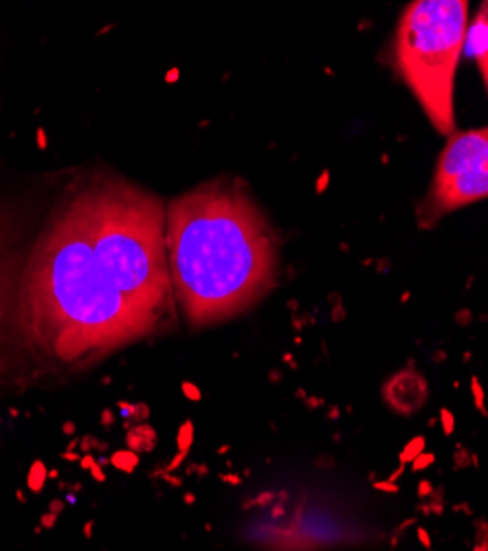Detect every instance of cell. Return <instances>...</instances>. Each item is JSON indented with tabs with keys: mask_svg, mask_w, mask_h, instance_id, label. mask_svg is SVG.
<instances>
[{
	"mask_svg": "<svg viewBox=\"0 0 488 551\" xmlns=\"http://www.w3.org/2000/svg\"><path fill=\"white\" fill-rule=\"evenodd\" d=\"M194 501H196V496H194V494H185V503H187V505H189V503H194Z\"/></svg>",
	"mask_w": 488,
	"mask_h": 551,
	"instance_id": "obj_35",
	"label": "cell"
},
{
	"mask_svg": "<svg viewBox=\"0 0 488 551\" xmlns=\"http://www.w3.org/2000/svg\"><path fill=\"white\" fill-rule=\"evenodd\" d=\"M115 422H117L115 411H110V408H103V411H102V424L106 426V429H110V426L115 424Z\"/></svg>",
	"mask_w": 488,
	"mask_h": 551,
	"instance_id": "obj_22",
	"label": "cell"
},
{
	"mask_svg": "<svg viewBox=\"0 0 488 551\" xmlns=\"http://www.w3.org/2000/svg\"><path fill=\"white\" fill-rule=\"evenodd\" d=\"M471 391H473V395H475V407L480 408L482 413H486L484 411V391H482L480 380H477V378H473V380H471Z\"/></svg>",
	"mask_w": 488,
	"mask_h": 551,
	"instance_id": "obj_17",
	"label": "cell"
},
{
	"mask_svg": "<svg viewBox=\"0 0 488 551\" xmlns=\"http://www.w3.org/2000/svg\"><path fill=\"white\" fill-rule=\"evenodd\" d=\"M90 441H93V453H99V455H103L108 450V444L106 441H102V439H97V437H93L90 435Z\"/></svg>",
	"mask_w": 488,
	"mask_h": 551,
	"instance_id": "obj_24",
	"label": "cell"
},
{
	"mask_svg": "<svg viewBox=\"0 0 488 551\" xmlns=\"http://www.w3.org/2000/svg\"><path fill=\"white\" fill-rule=\"evenodd\" d=\"M16 496H18V501H20V503H26V496H25V492H22V490H18Z\"/></svg>",
	"mask_w": 488,
	"mask_h": 551,
	"instance_id": "obj_34",
	"label": "cell"
},
{
	"mask_svg": "<svg viewBox=\"0 0 488 551\" xmlns=\"http://www.w3.org/2000/svg\"><path fill=\"white\" fill-rule=\"evenodd\" d=\"M376 490H385V492H396L398 488L394 485V481H385V483H374Z\"/></svg>",
	"mask_w": 488,
	"mask_h": 551,
	"instance_id": "obj_26",
	"label": "cell"
},
{
	"mask_svg": "<svg viewBox=\"0 0 488 551\" xmlns=\"http://www.w3.org/2000/svg\"><path fill=\"white\" fill-rule=\"evenodd\" d=\"M57 477H60V470H57V468H51V470H49V479H57Z\"/></svg>",
	"mask_w": 488,
	"mask_h": 551,
	"instance_id": "obj_33",
	"label": "cell"
},
{
	"mask_svg": "<svg viewBox=\"0 0 488 551\" xmlns=\"http://www.w3.org/2000/svg\"><path fill=\"white\" fill-rule=\"evenodd\" d=\"M126 446L130 450H134V453H148V444H145V439L136 432L134 426H130V429L126 431Z\"/></svg>",
	"mask_w": 488,
	"mask_h": 551,
	"instance_id": "obj_13",
	"label": "cell"
},
{
	"mask_svg": "<svg viewBox=\"0 0 488 551\" xmlns=\"http://www.w3.org/2000/svg\"><path fill=\"white\" fill-rule=\"evenodd\" d=\"M422 450H425V437H413L411 441H409L407 446H405L403 448V453L398 455V459H400V463H409V461H413V459L418 457V455L422 453Z\"/></svg>",
	"mask_w": 488,
	"mask_h": 551,
	"instance_id": "obj_12",
	"label": "cell"
},
{
	"mask_svg": "<svg viewBox=\"0 0 488 551\" xmlns=\"http://www.w3.org/2000/svg\"><path fill=\"white\" fill-rule=\"evenodd\" d=\"M68 490H71V492H79V490H81V483H73Z\"/></svg>",
	"mask_w": 488,
	"mask_h": 551,
	"instance_id": "obj_36",
	"label": "cell"
},
{
	"mask_svg": "<svg viewBox=\"0 0 488 551\" xmlns=\"http://www.w3.org/2000/svg\"><path fill=\"white\" fill-rule=\"evenodd\" d=\"M64 507H66V501L64 499H51V503H49V509H51L53 514H57V516L64 512Z\"/></svg>",
	"mask_w": 488,
	"mask_h": 551,
	"instance_id": "obj_23",
	"label": "cell"
},
{
	"mask_svg": "<svg viewBox=\"0 0 488 551\" xmlns=\"http://www.w3.org/2000/svg\"><path fill=\"white\" fill-rule=\"evenodd\" d=\"M93 527H95V521H88V523L84 525V538H86V540L93 538Z\"/></svg>",
	"mask_w": 488,
	"mask_h": 551,
	"instance_id": "obj_28",
	"label": "cell"
},
{
	"mask_svg": "<svg viewBox=\"0 0 488 551\" xmlns=\"http://www.w3.org/2000/svg\"><path fill=\"white\" fill-rule=\"evenodd\" d=\"M222 481L233 483V485H240V483H242V477H238V475H222Z\"/></svg>",
	"mask_w": 488,
	"mask_h": 551,
	"instance_id": "obj_27",
	"label": "cell"
},
{
	"mask_svg": "<svg viewBox=\"0 0 488 551\" xmlns=\"http://www.w3.org/2000/svg\"><path fill=\"white\" fill-rule=\"evenodd\" d=\"M18 314L31 352L62 367L154 336L99 259L75 193L31 255Z\"/></svg>",
	"mask_w": 488,
	"mask_h": 551,
	"instance_id": "obj_2",
	"label": "cell"
},
{
	"mask_svg": "<svg viewBox=\"0 0 488 551\" xmlns=\"http://www.w3.org/2000/svg\"><path fill=\"white\" fill-rule=\"evenodd\" d=\"M418 538L422 540V545H425V547H431V540H429V536H427V531L422 529V527H418Z\"/></svg>",
	"mask_w": 488,
	"mask_h": 551,
	"instance_id": "obj_29",
	"label": "cell"
},
{
	"mask_svg": "<svg viewBox=\"0 0 488 551\" xmlns=\"http://www.w3.org/2000/svg\"><path fill=\"white\" fill-rule=\"evenodd\" d=\"M468 35V0H411L394 35L391 60L442 134L455 130V71Z\"/></svg>",
	"mask_w": 488,
	"mask_h": 551,
	"instance_id": "obj_4",
	"label": "cell"
},
{
	"mask_svg": "<svg viewBox=\"0 0 488 551\" xmlns=\"http://www.w3.org/2000/svg\"><path fill=\"white\" fill-rule=\"evenodd\" d=\"M77 448H79V437H73V439L68 441L66 450H77Z\"/></svg>",
	"mask_w": 488,
	"mask_h": 551,
	"instance_id": "obj_32",
	"label": "cell"
},
{
	"mask_svg": "<svg viewBox=\"0 0 488 551\" xmlns=\"http://www.w3.org/2000/svg\"><path fill=\"white\" fill-rule=\"evenodd\" d=\"M383 400L391 411L413 415L429 400V384L416 369H400L383 384Z\"/></svg>",
	"mask_w": 488,
	"mask_h": 551,
	"instance_id": "obj_6",
	"label": "cell"
},
{
	"mask_svg": "<svg viewBox=\"0 0 488 551\" xmlns=\"http://www.w3.org/2000/svg\"><path fill=\"white\" fill-rule=\"evenodd\" d=\"M139 453H134V450H130L126 446L123 450H112L110 453V466L117 468V470L126 472V475H132V472L136 470V466H139Z\"/></svg>",
	"mask_w": 488,
	"mask_h": 551,
	"instance_id": "obj_8",
	"label": "cell"
},
{
	"mask_svg": "<svg viewBox=\"0 0 488 551\" xmlns=\"http://www.w3.org/2000/svg\"><path fill=\"white\" fill-rule=\"evenodd\" d=\"M484 198H488V125L451 132L427 195L418 204V224L431 229L444 216Z\"/></svg>",
	"mask_w": 488,
	"mask_h": 551,
	"instance_id": "obj_5",
	"label": "cell"
},
{
	"mask_svg": "<svg viewBox=\"0 0 488 551\" xmlns=\"http://www.w3.org/2000/svg\"><path fill=\"white\" fill-rule=\"evenodd\" d=\"M57 523V514H53L51 509H49L47 514H42V518H40V525H42V529H53Z\"/></svg>",
	"mask_w": 488,
	"mask_h": 551,
	"instance_id": "obj_20",
	"label": "cell"
},
{
	"mask_svg": "<svg viewBox=\"0 0 488 551\" xmlns=\"http://www.w3.org/2000/svg\"><path fill=\"white\" fill-rule=\"evenodd\" d=\"M165 246L176 306L194 330L240 316L277 286L280 242L240 180H207L172 200Z\"/></svg>",
	"mask_w": 488,
	"mask_h": 551,
	"instance_id": "obj_1",
	"label": "cell"
},
{
	"mask_svg": "<svg viewBox=\"0 0 488 551\" xmlns=\"http://www.w3.org/2000/svg\"><path fill=\"white\" fill-rule=\"evenodd\" d=\"M440 420H442V429H444V435H451L455 431V420L451 415L449 408H440Z\"/></svg>",
	"mask_w": 488,
	"mask_h": 551,
	"instance_id": "obj_16",
	"label": "cell"
},
{
	"mask_svg": "<svg viewBox=\"0 0 488 551\" xmlns=\"http://www.w3.org/2000/svg\"><path fill=\"white\" fill-rule=\"evenodd\" d=\"M176 446L179 450L183 453H189L191 446H194V422L191 420H185L179 429V435H176Z\"/></svg>",
	"mask_w": 488,
	"mask_h": 551,
	"instance_id": "obj_10",
	"label": "cell"
},
{
	"mask_svg": "<svg viewBox=\"0 0 488 551\" xmlns=\"http://www.w3.org/2000/svg\"><path fill=\"white\" fill-rule=\"evenodd\" d=\"M62 432H64V435H73V432H75V424H73V422H64V424H62Z\"/></svg>",
	"mask_w": 488,
	"mask_h": 551,
	"instance_id": "obj_31",
	"label": "cell"
},
{
	"mask_svg": "<svg viewBox=\"0 0 488 551\" xmlns=\"http://www.w3.org/2000/svg\"><path fill=\"white\" fill-rule=\"evenodd\" d=\"M79 457H81L79 450H64L62 453V459H66L68 463H79Z\"/></svg>",
	"mask_w": 488,
	"mask_h": 551,
	"instance_id": "obj_25",
	"label": "cell"
},
{
	"mask_svg": "<svg viewBox=\"0 0 488 551\" xmlns=\"http://www.w3.org/2000/svg\"><path fill=\"white\" fill-rule=\"evenodd\" d=\"M9 415H11V417H18V408H9Z\"/></svg>",
	"mask_w": 488,
	"mask_h": 551,
	"instance_id": "obj_37",
	"label": "cell"
},
{
	"mask_svg": "<svg viewBox=\"0 0 488 551\" xmlns=\"http://www.w3.org/2000/svg\"><path fill=\"white\" fill-rule=\"evenodd\" d=\"M134 429H136V432H139V435L145 439V444H148V453H150V450H154V446H156V441H158L156 431H154L152 426L148 424V422H139V424H134Z\"/></svg>",
	"mask_w": 488,
	"mask_h": 551,
	"instance_id": "obj_14",
	"label": "cell"
},
{
	"mask_svg": "<svg viewBox=\"0 0 488 551\" xmlns=\"http://www.w3.org/2000/svg\"><path fill=\"white\" fill-rule=\"evenodd\" d=\"M49 481V468L42 459H35L29 468V475H26V488H29L31 494H40L44 490Z\"/></svg>",
	"mask_w": 488,
	"mask_h": 551,
	"instance_id": "obj_7",
	"label": "cell"
},
{
	"mask_svg": "<svg viewBox=\"0 0 488 551\" xmlns=\"http://www.w3.org/2000/svg\"><path fill=\"white\" fill-rule=\"evenodd\" d=\"M418 492H420L422 496H427L429 492H431V483H429V481H420V485H418Z\"/></svg>",
	"mask_w": 488,
	"mask_h": 551,
	"instance_id": "obj_30",
	"label": "cell"
},
{
	"mask_svg": "<svg viewBox=\"0 0 488 551\" xmlns=\"http://www.w3.org/2000/svg\"><path fill=\"white\" fill-rule=\"evenodd\" d=\"M180 389H183V395L187 400H194V402H200V400H203V393H200V389L194 384V382L185 380L183 384H180Z\"/></svg>",
	"mask_w": 488,
	"mask_h": 551,
	"instance_id": "obj_15",
	"label": "cell"
},
{
	"mask_svg": "<svg viewBox=\"0 0 488 551\" xmlns=\"http://www.w3.org/2000/svg\"><path fill=\"white\" fill-rule=\"evenodd\" d=\"M102 264L152 334L176 318L165 246V204L119 178H90L75 191Z\"/></svg>",
	"mask_w": 488,
	"mask_h": 551,
	"instance_id": "obj_3",
	"label": "cell"
},
{
	"mask_svg": "<svg viewBox=\"0 0 488 551\" xmlns=\"http://www.w3.org/2000/svg\"><path fill=\"white\" fill-rule=\"evenodd\" d=\"M475 57H477V66H480V72L484 77V84L488 90V35L484 40H477L475 42Z\"/></svg>",
	"mask_w": 488,
	"mask_h": 551,
	"instance_id": "obj_11",
	"label": "cell"
},
{
	"mask_svg": "<svg viewBox=\"0 0 488 551\" xmlns=\"http://www.w3.org/2000/svg\"><path fill=\"white\" fill-rule=\"evenodd\" d=\"M431 463H433V455H431V453H425V450H422V453L418 455V457L411 461V468H413L416 472H420L422 468L431 466Z\"/></svg>",
	"mask_w": 488,
	"mask_h": 551,
	"instance_id": "obj_18",
	"label": "cell"
},
{
	"mask_svg": "<svg viewBox=\"0 0 488 551\" xmlns=\"http://www.w3.org/2000/svg\"><path fill=\"white\" fill-rule=\"evenodd\" d=\"M95 461H97L95 453H81V457H79V468L86 472V470H90V468L95 466Z\"/></svg>",
	"mask_w": 488,
	"mask_h": 551,
	"instance_id": "obj_19",
	"label": "cell"
},
{
	"mask_svg": "<svg viewBox=\"0 0 488 551\" xmlns=\"http://www.w3.org/2000/svg\"><path fill=\"white\" fill-rule=\"evenodd\" d=\"M88 472H90V477H93V479L97 481V483H103V481L108 479V477H106V472H103V466H102V463H97V461H95V466L90 468Z\"/></svg>",
	"mask_w": 488,
	"mask_h": 551,
	"instance_id": "obj_21",
	"label": "cell"
},
{
	"mask_svg": "<svg viewBox=\"0 0 488 551\" xmlns=\"http://www.w3.org/2000/svg\"><path fill=\"white\" fill-rule=\"evenodd\" d=\"M11 284L7 281V272H4V266L0 264V325L7 318V312L11 310Z\"/></svg>",
	"mask_w": 488,
	"mask_h": 551,
	"instance_id": "obj_9",
	"label": "cell"
}]
</instances>
